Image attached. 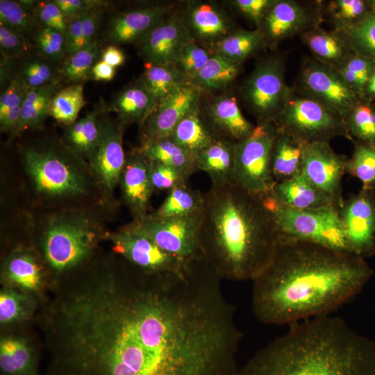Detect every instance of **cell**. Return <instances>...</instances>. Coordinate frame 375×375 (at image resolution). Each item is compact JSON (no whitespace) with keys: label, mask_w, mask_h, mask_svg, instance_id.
I'll return each mask as SVG.
<instances>
[{"label":"cell","mask_w":375,"mask_h":375,"mask_svg":"<svg viewBox=\"0 0 375 375\" xmlns=\"http://www.w3.org/2000/svg\"><path fill=\"white\" fill-rule=\"evenodd\" d=\"M273 0H233L228 3L258 26L265 15L275 3Z\"/></svg>","instance_id":"obj_54"},{"label":"cell","mask_w":375,"mask_h":375,"mask_svg":"<svg viewBox=\"0 0 375 375\" xmlns=\"http://www.w3.org/2000/svg\"><path fill=\"white\" fill-rule=\"evenodd\" d=\"M169 8L152 6L136 8L112 17L107 38L112 45L139 42L168 15Z\"/></svg>","instance_id":"obj_20"},{"label":"cell","mask_w":375,"mask_h":375,"mask_svg":"<svg viewBox=\"0 0 375 375\" xmlns=\"http://www.w3.org/2000/svg\"><path fill=\"white\" fill-rule=\"evenodd\" d=\"M348 251L367 258L375 254V192L360 190L340 208Z\"/></svg>","instance_id":"obj_13"},{"label":"cell","mask_w":375,"mask_h":375,"mask_svg":"<svg viewBox=\"0 0 375 375\" xmlns=\"http://www.w3.org/2000/svg\"><path fill=\"white\" fill-rule=\"evenodd\" d=\"M31 12L41 28H52L65 33L67 19L53 1H38Z\"/></svg>","instance_id":"obj_50"},{"label":"cell","mask_w":375,"mask_h":375,"mask_svg":"<svg viewBox=\"0 0 375 375\" xmlns=\"http://www.w3.org/2000/svg\"><path fill=\"white\" fill-rule=\"evenodd\" d=\"M83 14L67 19L65 33L67 56H71L85 47L82 30Z\"/></svg>","instance_id":"obj_55"},{"label":"cell","mask_w":375,"mask_h":375,"mask_svg":"<svg viewBox=\"0 0 375 375\" xmlns=\"http://www.w3.org/2000/svg\"><path fill=\"white\" fill-rule=\"evenodd\" d=\"M1 375H38L35 349L24 337L3 335L0 340Z\"/></svg>","instance_id":"obj_27"},{"label":"cell","mask_w":375,"mask_h":375,"mask_svg":"<svg viewBox=\"0 0 375 375\" xmlns=\"http://www.w3.org/2000/svg\"><path fill=\"white\" fill-rule=\"evenodd\" d=\"M347 173L361 182L362 190L375 192V146L356 142Z\"/></svg>","instance_id":"obj_43"},{"label":"cell","mask_w":375,"mask_h":375,"mask_svg":"<svg viewBox=\"0 0 375 375\" xmlns=\"http://www.w3.org/2000/svg\"><path fill=\"white\" fill-rule=\"evenodd\" d=\"M180 17L192 38L208 47L233 32L227 13L215 2L187 1Z\"/></svg>","instance_id":"obj_19"},{"label":"cell","mask_w":375,"mask_h":375,"mask_svg":"<svg viewBox=\"0 0 375 375\" xmlns=\"http://www.w3.org/2000/svg\"><path fill=\"white\" fill-rule=\"evenodd\" d=\"M142 81L157 103L182 85L188 83L187 76L176 65H144Z\"/></svg>","instance_id":"obj_34"},{"label":"cell","mask_w":375,"mask_h":375,"mask_svg":"<svg viewBox=\"0 0 375 375\" xmlns=\"http://www.w3.org/2000/svg\"><path fill=\"white\" fill-rule=\"evenodd\" d=\"M204 198L203 258L222 279L253 281L272 262L281 238L262 196L232 183L212 185Z\"/></svg>","instance_id":"obj_2"},{"label":"cell","mask_w":375,"mask_h":375,"mask_svg":"<svg viewBox=\"0 0 375 375\" xmlns=\"http://www.w3.org/2000/svg\"><path fill=\"white\" fill-rule=\"evenodd\" d=\"M281 108L274 124L303 142L350 136L345 122L315 100L286 98Z\"/></svg>","instance_id":"obj_9"},{"label":"cell","mask_w":375,"mask_h":375,"mask_svg":"<svg viewBox=\"0 0 375 375\" xmlns=\"http://www.w3.org/2000/svg\"><path fill=\"white\" fill-rule=\"evenodd\" d=\"M277 131L274 123L258 124L249 136L236 142L235 185L260 196L270 192L276 183L271 158Z\"/></svg>","instance_id":"obj_7"},{"label":"cell","mask_w":375,"mask_h":375,"mask_svg":"<svg viewBox=\"0 0 375 375\" xmlns=\"http://www.w3.org/2000/svg\"><path fill=\"white\" fill-rule=\"evenodd\" d=\"M305 41L317 56L329 63L346 61L353 54L351 53L354 52L349 42H347L338 35L322 31L306 33Z\"/></svg>","instance_id":"obj_40"},{"label":"cell","mask_w":375,"mask_h":375,"mask_svg":"<svg viewBox=\"0 0 375 375\" xmlns=\"http://www.w3.org/2000/svg\"><path fill=\"white\" fill-rule=\"evenodd\" d=\"M204 201V193L186 183L168 192L162 204L151 214L159 217L190 215L203 211Z\"/></svg>","instance_id":"obj_36"},{"label":"cell","mask_w":375,"mask_h":375,"mask_svg":"<svg viewBox=\"0 0 375 375\" xmlns=\"http://www.w3.org/2000/svg\"><path fill=\"white\" fill-rule=\"evenodd\" d=\"M262 197L274 217L281 237L349 252L339 208L297 210L278 203L267 194Z\"/></svg>","instance_id":"obj_6"},{"label":"cell","mask_w":375,"mask_h":375,"mask_svg":"<svg viewBox=\"0 0 375 375\" xmlns=\"http://www.w3.org/2000/svg\"><path fill=\"white\" fill-rule=\"evenodd\" d=\"M106 110L103 106H97L83 117L66 126L65 144L81 158L90 159L99 138V116Z\"/></svg>","instance_id":"obj_32"},{"label":"cell","mask_w":375,"mask_h":375,"mask_svg":"<svg viewBox=\"0 0 375 375\" xmlns=\"http://www.w3.org/2000/svg\"><path fill=\"white\" fill-rule=\"evenodd\" d=\"M103 111L99 117V135L90 157L91 173L106 195H112L119 184L126 156L123 149L124 125L110 119Z\"/></svg>","instance_id":"obj_12"},{"label":"cell","mask_w":375,"mask_h":375,"mask_svg":"<svg viewBox=\"0 0 375 375\" xmlns=\"http://www.w3.org/2000/svg\"><path fill=\"white\" fill-rule=\"evenodd\" d=\"M267 195V194H266ZM278 203L297 210H317L340 206L315 186L303 174L276 182L267 194Z\"/></svg>","instance_id":"obj_22"},{"label":"cell","mask_w":375,"mask_h":375,"mask_svg":"<svg viewBox=\"0 0 375 375\" xmlns=\"http://www.w3.org/2000/svg\"><path fill=\"white\" fill-rule=\"evenodd\" d=\"M101 58V60L114 67L123 65L126 60L124 52L112 44L108 46L102 51Z\"/></svg>","instance_id":"obj_58"},{"label":"cell","mask_w":375,"mask_h":375,"mask_svg":"<svg viewBox=\"0 0 375 375\" xmlns=\"http://www.w3.org/2000/svg\"><path fill=\"white\" fill-rule=\"evenodd\" d=\"M231 375H375V342L340 317L290 324Z\"/></svg>","instance_id":"obj_3"},{"label":"cell","mask_w":375,"mask_h":375,"mask_svg":"<svg viewBox=\"0 0 375 375\" xmlns=\"http://www.w3.org/2000/svg\"><path fill=\"white\" fill-rule=\"evenodd\" d=\"M240 72V63L214 53L188 83L200 93L226 89Z\"/></svg>","instance_id":"obj_30"},{"label":"cell","mask_w":375,"mask_h":375,"mask_svg":"<svg viewBox=\"0 0 375 375\" xmlns=\"http://www.w3.org/2000/svg\"><path fill=\"white\" fill-rule=\"evenodd\" d=\"M60 89V85L26 88L16 135L28 129L42 128L49 115L51 101Z\"/></svg>","instance_id":"obj_31"},{"label":"cell","mask_w":375,"mask_h":375,"mask_svg":"<svg viewBox=\"0 0 375 375\" xmlns=\"http://www.w3.org/2000/svg\"><path fill=\"white\" fill-rule=\"evenodd\" d=\"M101 44L95 40L75 53L67 56L59 69L60 77L73 84H83L92 78V71L101 56Z\"/></svg>","instance_id":"obj_37"},{"label":"cell","mask_w":375,"mask_h":375,"mask_svg":"<svg viewBox=\"0 0 375 375\" xmlns=\"http://www.w3.org/2000/svg\"><path fill=\"white\" fill-rule=\"evenodd\" d=\"M302 82L316 101L344 122L361 100L339 74L319 65L307 66L302 74Z\"/></svg>","instance_id":"obj_15"},{"label":"cell","mask_w":375,"mask_h":375,"mask_svg":"<svg viewBox=\"0 0 375 375\" xmlns=\"http://www.w3.org/2000/svg\"><path fill=\"white\" fill-rule=\"evenodd\" d=\"M42 56L53 63H61L67 57L65 34L49 28H40L33 35Z\"/></svg>","instance_id":"obj_47"},{"label":"cell","mask_w":375,"mask_h":375,"mask_svg":"<svg viewBox=\"0 0 375 375\" xmlns=\"http://www.w3.org/2000/svg\"><path fill=\"white\" fill-rule=\"evenodd\" d=\"M151 160L138 148L127 156L119 185L123 200L134 219L148 214L150 199L154 192L150 176Z\"/></svg>","instance_id":"obj_18"},{"label":"cell","mask_w":375,"mask_h":375,"mask_svg":"<svg viewBox=\"0 0 375 375\" xmlns=\"http://www.w3.org/2000/svg\"><path fill=\"white\" fill-rule=\"evenodd\" d=\"M14 60L3 57L1 62V86L5 89L17 75H15Z\"/></svg>","instance_id":"obj_60"},{"label":"cell","mask_w":375,"mask_h":375,"mask_svg":"<svg viewBox=\"0 0 375 375\" xmlns=\"http://www.w3.org/2000/svg\"><path fill=\"white\" fill-rule=\"evenodd\" d=\"M193 40L180 15H172L138 43L146 62L176 65L183 47Z\"/></svg>","instance_id":"obj_17"},{"label":"cell","mask_w":375,"mask_h":375,"mask_svg":"<svg viewBox=\"0 0 375 375\" xmlns=\"http://www.w3.org/2000/svg\"><path fill=\"white\" fill-rule=\"evenodd\" d=\"M347 29L353 51L375 62V7L360 21Z\"/></svg>","instance_id":"obj_45"},{"label":"cell","mask_w":375,"mask_h":375,"mask_svg":"<svg viewBox=\"0 0 375 375\" xmlns=\"http://www.w3.org/2000/svg\"><path fill=\"white\" fill-rule=\"evenodd\" d=\"M374 274L365 259L281 237L267 267L253 282L251 307L266 324L326 315L360 292Z\"/></svg>","instance_id":"obj_1"},{"label":"cell","mask_w":375,"mask_h":375,"mask_svg":"<svg viewBox=\"0 0 375 375\" xmlns=\"http://www.w3.org/2000/svg\"><path fill=\"white\" fill-rule=\"evenodd\" d=\"M25 169L35 190L49 198H71L85 194L89 187L83 158L65 144L45 142L26 147Z\"/></svg>","instance_id":"obj_4"},{"label":"cell","mask_w":375,"mask_h":375,"mask_svg":"<svg viewBox=\"0 0 375 375\" xmlns=\"http://www.w3.org/2000/svg\"><path fill=\"white\" fill-rule=\"evenodd\" d=\"M101 8H92L83 15L82 30L85 47L97 40L101 19Z\"/></svg>","instance_id":"obj_57"},{"label":"cell","mask_w":375,"mask_h":375,"mask_svg":"<svg viewBox=\"0 0 375 375\" xmlns=\"http://www.w3.org/2000/svg\"><path fill=\"white\" fill-rule=\"evenodd\" d=\"M337 18L347 23V27L365 17L375 7V1L339 0L334 3Z\"/></svg>","instance_id":"obj_51"},{"label":"cell","mask_w":375,"mask_h":375,"mask_svg":"<svg viewBox=\"0 0 375 375\" xmlns=\"http://www.w3.org/2000/svg\"><path fill=\"white\" fill-rule=\"evenodd\" d=\"M265 43L264 36L258 28L233 31L209 47L214 53L240 64Z\"/></svg>","instance_id":"obj_35"},{"label":"cell","mask_w":375,"mask_h":375,"mask_svg":"<svg viewBox=\"0 0 375 375\" xmlns=\"http://www.w3.org/2000/svg\"><path fill=\"white\" fill-rule=\"evenodd\" d=\"M150 176L153 192H169L176 187L188 183L189 178L179 170L153 160Z\"/></svg>","instance_id":"obj_49"},{"label":"cell","mask_w":375,"mask_h":375,"mask_svg":"<svg viewBox=\"0 0 375 375\" xmlns=\"http://www.w3.org/2000/svg\"><path fill=\"white\" fill-rule=\"evenodd\" d=\"M115 75V67L99 60L94 66L92 78L97 81H110Z\"/></svg>","instance_id":"obj_59"},{"label":"cell","mask_w":375,"mask_h":375,"mask_svg":"<svg viewBox=\"0 0 375 375\" xmlns=\"http://www.w3.org/2000/svg\"><path fill=\"white\" fill-rule=\"evenodd\" d=\"M213 54L210 47L199 44L193 40L183 47L176 65L189 81Z\"/></svg>","instance_id":"obj_48"},{"label":"cell","mask_w":375,"mask_h":375,"mask_svg":"<svg viewBox=\"0 0 375 375\" xmlns=\"http://www.w3.org/2000/svg\"><path fill=\"white\" fill-rule=\"evenodd\" d=\"M201 93L189 83L159 101L142 124V143L169 138L178 122L199 103Z\"/></svg>","instance_id":"obj_16"},{"label":"cell","mask_w":375,"mask_h":375,"mask_svg":"<svg viewBox=\"0 0 375 375\" xmlns=\"http://www.w3.org/2000/svg\"><path fill=\"white\" fill-rule=\"evenodd\" d=\"M3 277L9 286L28 294H35L44 285L43 268L36 256L28 249L11 252L3 267Z\"/></svg>","instance_id":"obj_24"},{"label":"cell","mask_w":375,"mask_h":375,"mask_svg":"<svg viewBox=\"0 0 375 375\" xmlns=\"http://www.w3.org/2000/svg\"><path fill=\"white\" fill-rule=\"evenodd\" d=\"M26 87L17 76L3 89L0 97V121L10 112L22 108Z\"/></svg>","instance_id":"obj_53"},{"label":"cell","mask_w":375,"mask_h":375,"mask_svg":"<svg viewBox=\"0 0 375 375\" xmlns=\"http://www.w3.org/2000/svg\"><path fill=\"white\" fill-rule=\"evenodd\" d=\"M138 149L151 160L172 167L189 178L198 171L196 155L170 138L142 144Z\"/></svg>","instance_id":"obj_33"},{"label":"cell","mask_w":375,"mask_h":375,"mask_svg":"<svg viewBox=\"0 0 375 375\" xmlns=\"http://www.w3.org/2000/svg\"><path fill=\"white\" fill-rule=\"evenodd\" d=\"M169 138L195 155L218 138L207 123L199 103L178 122Z\"/></svg>","instance_id":"obj_29"},{"label":"cell","mask_w":375,"mask_h":375,"mask_svg":"<svg viewBox=\"0 0 375 375\" xmlns=\"http://www.w3.org/2000/svg\"><path fill=\"white\" fill-rule=\"evenodd\" d=\"M83 84H72L60 89L53 97L49 115L65 126L77 120L79 112L86 104Z\"/></svg>","instance_id":"obj_38"},{"label":"cell","mask_w":375,"mask_h":375,"mask_svg":"<svg viewBox=\"0 0 375 375\" xmlns=\"http://www.w3.org/2000/svg\"><path fill=\"white\" fill-rule=\"evenodd\" d=\"M53 64L43 57H26L19 65L17 76L26 88L59 85L60 71Z\"/></svg>","instance_id":"obj_42"},{"label":"cell","mask_w":375,"mask_h":375,"mask_svg":"<svg viewBox=\"0 0 375 375\" xmlns=\"http://www.w3.org/2000/svg\"><path fill=\"white\" fill-rule=\"evenodd\" d=\"M348 159L337 153L327 141L306 142L303 149L302 172L319 190L341 208L344 199L342 181Z\"/></svg>","instance_id":"obj_14"},{"label":"cell","mask_w":375,"mask_h":375,"mask_svg":"<svg viewBox=\"0 0 375 375\" xmlns=\"http://www.w3.org/2000/svg\"><path fill=\"white\" fill-rule=\"evenodd\" d=\"M30 48L27 38L0 24V49L3 57L19 58L24 56Z\"/></svg>","instance_id":"obj_52"},{"label":"cell","mask_w":375,"mask_h":375,"mask_svg":"<svg viewBox=\"0 0 375 375\" xmlns=\"http://www.w3.org/2000/svg\"><path fill=\"white\" fill-rule=\"evenodd\" d=\"M273 144L271 168L276 182L292 178L302 172L303 142L278 128Z\"/></svg>","instance_id":"obj_28"},{"label":"cell","mask_w":375,"mask_h":375,"mask_svg":"<svg viewBox=\"0 0 375 375\" xmlns=\"http://www.w3.org/2000/svg\"><path fill=\"white\" fill-rule=\"evenodd\" d=\"M66 19L81 15L88 10L101 8L103 1L85 0H53Z\"/></svg>","instance_id":"obj_56"},{"label":"cell","mask_w":375,"mask_h":375,"mask_svg":"<svg viewBox=\"0 0 375 375\" xmlns=\"http://www.w3.org/2000/svg\"><path fill=\"white\" fill-rule=\"evenodd\" d=\"M307 21L304 10L290 1H276L262 18L259 29L265 42L276 44L300 30Z\"/></svg>","instance_id":"obj_25"},{"label":"cell","mask_w":375,"mask_h":375,"mask_svg":"<svg viewBox=\"0 0 375 375\" xmlns=\"http://www.w3.org/2000/svg\"><path fill=\"white\" fill-rule=\"evenodd\" d=\"M243 94L258 124L274 123L287 98L282 62L271 58L258 63L247 78Z\"/></svg>","instance_id":"obj_11"},{"label":"cell","mask_w":375,"mask_h":375,"mask_svg":"<svg viewBox=\"0 0 375 375\" xmlns=\"http://www.w3.org/2000/svg\"><path fill=\"white\" fill-rule=\"evenodd\" d=\"M205 119L218 138L239 142L251 135L255 126L242 113L235 97L223 94L207 106Z\"/></svg>","instance_id":"obj_21"},{"label":"cell","mask_w":375,"mask_h":375,"mask_svg":"<svg viewBox=\"0 0 375 375\" xmlns=\"http://www.w3.org/2000/svg\"><path fill=\"white\" fill-rule=\"evenodd\" d=\"M201 212L159 217L151 213L133 221L162 250L185 264L204 258L201 246Z\"/></svg>","instance_id":"obj_8"},{"label":"cell","mask_w":375,"mask_h":375,"mask_svg":"<svg viewBox=\"0 0 375 375\" xmlns=\"http://www.w3.org/2000/svg\"><path fill=\"white\" fill-rule=\"evenodd\" d=\"M33 307L31 294L12 286L3 287L0 292V324L10 326L25 321Z\"/></svg>","instance_id":"obj_39"},{"label":"cell","mask_w":375,"mask_h":375,"mask_svg":"<svg viewBox=\"0 0 375 375\" xmlns=\"http://www.w3.org/2000/svg\"><path fill=\"white\" fill-rule=\"evenodd\" d=\"M156 104L142 80H139L118 92L107 108L117 113L118 121L124 126L135 122L142 125Z\"/></svg>","instance_id":"obj_26"},{"label":"cell","mask_w":375,"mask_h":375,"mask_svg":"<svg viewBox=\"0 0 375 375\" xmlns=\"http://www.w3.org/2000/svg\"><path fill=\"white\" fill-rule=\"evenodd\" d=\"M114 253L149 274H183L189 267L157 245L133 221L110 236Z\"/></svg>","instance_id":"obj_10"},{"label":"cell","mask_w":375,"mask_h":375,"mask_svg":"<svg viewBox=\"0 0 375 375\" xmlns=\"http://www.w3.org/2000/svg\"><path fill=\"white\" fill-rule=\"evenodd\" d=\"M101 237L100 228L90 217L60 214L51 219L44 231L42 253L53 272L64 273L83 262Z\"/></svg>","instance_id":"obj_5"},{"label":"cell","mask_w":375,"mask_h":375,"mask_svg":"<svg viewBox=\"0 0 375 375\" xmlns=\"http://www.w3.org/2000/svg\"><path fill=\"white\" fill-rule=\"evenodd\" d=\"M374 67V61L355 53L344 62L339 74L362 99L365 88Z\"/></svg>","instance_id":"obj_46"},{"label":"cell","mask_w":375,"mask_h":375,"mask_svg":"<svg viewBox=\"0 0 375 375\" xmlns=\"http://www.w3.org/2000/svg\"><path fill=\"white\" fill-rule=\"evenodd\" d=\"M0 24L26 38L38 29L33 12L11 0L0 1Z\"/></svg>","instance_id":"obj_44"},{"label":"cell","mask_w":375,"mask_h":375,"mask_svg":"<svg viewBox=\"0 0 375 375\" xmlns=\"http://www.w3.org/2000/svg\"><path fill=\"white\" fill-rule=\"evenodd\" d=\"M349 135L375 146V102L362 99L345 119Z\"/></svg>","instance_id":"obj_41"},{"label":"cell","mask_w":375,"mask_h":375,"mask_svg":"<svg viewBox=\"0 0 375 375\" xmlns=\"http://www.w3.org/2000/svg\"><path fill=\"white\" fill-rule=\"evenodd\" d=\"M236 142L218 138L196 155L198 170L206 172L212 185L235 183Z\"/></svg>","instance_id":"obj_23"},{"label":"cell","mask_w":375,"mask_h":375,"mask_svg":"<svg viewBox=\"0 0 375 375\" xmlns=\"http://www.w3.org/2000/svg\"><path fill=\"white\" fill-rule=\"evenodd\" d=\"M362 99L372 101H375V67L365 88Z\"/></svg>","instance_id":"obj_61"}]
</instances>
